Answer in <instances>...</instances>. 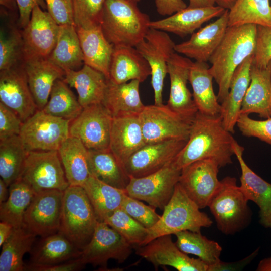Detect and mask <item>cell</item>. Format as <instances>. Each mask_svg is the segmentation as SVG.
Returning a JSON list of instances; mask_svg holds the SVG:
<instances>
[{
  "mask_svg": "<svg viewBox=\"0 0 271 271\" xmlns=\"http://www.w3.org/2000/svg\"><path fill=\"white\" fill-rule=\"evenodd\" d=\"M235 140L223 126L220 115L211 116L198 111L187 143L173 160L180 169L195 161L211 159L220 168L232 163Z\"/></svg>",
  "mask_w": 271,
  "mask_h": 271,
  "instance_id": "1",
  "label": "cell"
},
{
  "mask_svg": "<svg viewBox=\"0 0 271 271\" xmlns=\"http://www.w3.org/2000/svg\"><path fill=\"white\" fill-rule=\"evenodd\" d=\"M256 32L255 24L228 26L221 42L211 56L210 70L218 85L217 96L220 104L228 95L237 68L247 57L254 55Z\"/></svg>",
  "mask_w": 271,
  "mask_h": 271,
  "instance_id": "2",
  "label": "cell"
},
{
  "mask_svg": "<svg viewBox=\"0 0 271 271\" xmlns=\"http://www.w3.org/2000/svg\"><path fill=\"white\" fill-rule=\"evenodd\" d=\"M149 17L128 0H105L100 26L114 46L136 47L150 29Z\"/></svg>",
  "mask_w": 271,
  "mask_h": 271,
  "instance_id": "3",
  "label": "cell"
},
{
  "mask_svg": "<svg viewBox=\"0 0 271 271\" xmlns=\"http://www.w3.org/2000/svg\"><path fill=\"white\" fill-rule=\"evenodd\" d=\"M212 224L210 218L200 211L178 183L160 218L148 229L147 236L142 246L162 235L175 234L185 230L201 232L202 228L209 227Z\"/></svg>",
  "mask_w": 271,
  "mask_h": 271,
  "instance_id": "4",
  "label": "cell"
},
{
  "mask_svg": "<svg viewBox=\"0 0 271 271\" xmlns=\"http://www.w3.org/2000/svg\"><path fill=\"white\" fill-rule=\"evenodd\" d=\"M98 221L84 189L69 185L64 191L59 232L82 250L91 240Z\"/></svg>",
  "mask_w": 271,
  "mask_h": 271,
  "instance_id": "5",
  "label": "cell"
},
{
  "mask_svg": "<svg viewBox=\"0 0 271 271\" xmlns=\"http://www.w3.org/2000/svg\"><path fill=\"white\" fill-rule=\"evenodd\" d=\"M248 201L235 177L226 176L220 180L208 207L222 233L232 235L249 224L252 213Z\"/></svg>",
  "mask_w": 271,
  "mask_h": 271,
  "instance_id": "6",
  "label": "cell"
},
{
  "mask_svg": "<svg viewBox=\"0 0 271 271\" xmlns=\"http://www.w3.org/2000/svg\"><path fill=\"white\" fill-rule=\"evenodd\" d=\"M70 122L37 110L23 122L19 136L28 152L57 151L70 136Z\"/></svg>",
  "mask_w": 271,
  "mask_h": 271,
  "instance_id": "7",
  "label": "cell"
},
{
  "mask_svg": "<svg viewBox=\"0 0 271 271\" xmlns=\"http://www.w3.org/2000/svg\"><path fill=\"white\" fill-rule=\"evenodd\" d=\"M20 178L36 194L49 190L64 191L69 186L57 150L28 152Z\"/></svg>",
  "mask_w": 271,
  "mask_h": 271,
  "instance_id": "8",
  "label": "cell"
},
{
  "mask_svg": "<svg viewBox=\"0 0 271 271\" xmlns=\"http://www.w3.org/2000/svg\"><path fill=\"white\" fill-rule=\"evenodd\" d=\"M181 170L173 161L162 169L147 176L130 177L125 192L130 197L163 210L173 194Z\"/></svg>",
  "mask_w": 271,
  "mask_h": 271,
  "instance_id": "9",
  "label": "cell"
},
{
  "mask_svg": "<svg viewBox=\"0 0 271 271\" xmlns=\"http://www.w3.org/2000/svg\"><path fill=\"white\" fill-rule=\"evenodd\" d=\"M132 245L115 229L98 221L88 244L82 249L80 258L86 265L99 266L104 270L109 259L124 262L132 253Z\"/></svg>",
  "mask_w": 271,
  "mask_h": 271,
  "instance_id": "10",
  "label": "cell"
},
{
  "mask_svg": "<svg viewBox=\"0 0 271 271\" xmlns=\"http://www.w3.org/2000/svg\"><path fill=\"white\" fill-rule=\"evenodd\" d=\"M175 45L167 32L150 28L144 38L135 47L151 68V83L156 105L163 104L162 93L167 63L175 52Z\"/></svg>",
  "mask_w": 271,
  "mask_h": 271,
  "instance_id": "11",
  "label": "cell"
},
{
  "mask_svg": "<svg viewBox=\"0 0 271 271\" xmlns=\"http://www.w3.org/2000/svg\"><path fill=\"white\" fill-rule=\"evenodd\" d=\"M64 191L45 190L36 193L27 209L23 226L42 238L59 231Z\"/></svg>",
  "mask_w": 271,
  "mask_h": 271,
  "instance_id": "12",
  "label": "cell"
},
{
  "mask_svg": "<svg viewBox=\"0 0 271 271\" xmlns=\"http://www.w3.org/2000/svg\"><path fill=\"white\" fill-rule=\"evenodd\" d=\"M139 118L146 144L172 139L188 140L192 123L167 105L145 106Z\"/></svg>",
  "mask_w": 271,
  "mask_h": 271,
  "instance_id": "13",
  "label": "cell"
},
{
  "mask_svg": "<svg viewBox=\"0 0 271 271\" xmlns=\"http://www.w3.org/2000/svg\"><path fill=\"white\" fill-rule=\"evenodd\" d=\"M113 116L103 104L83 108L70 122V136L79 139L88 150L109 149Z\"/></svg>",
  "mask_w": 271,
  "mask_h": 271,
  "instance_id": "14",
  "label": "cell"
},
{
  "mask_svg": "<svg viewBox=\"0 0 271 271\" xmlns=\"http://www.w3.org/2000/svg\"><path fill=\"white\" fill-rule=\"evenodd\" d=\"M59 25L38 5L33 9L30 21L22 32L23 60L48 58L58 38Z\"/></svg>",
  "mask_w": 271,
  "mask_h": 271,
  "instance_id": "15",
  "label": "cell"
},
{
  "mask_svg": "<svg viewBox=\"0 0 271 271\" xmlns=\"http://www.w3.org/2000/svg\"><path fill=\"white\" fill-rule=\"evenodd\" d=\"M219 168L214 160L204 159L181 169L178 183L200 209L208 206L220 186Z\"/></svg>",
  "mask_w": 271,
  "mask_h": 271,
  "instance_id": "16",
  "label": "cell"
},
{
  "mask_svg": "<svg viewBox=\"0 0 271 271\" xmlns=\"http://www.w3.org/2000/svg\"><path fill=\"white\" fill-rule=\"evenodd\" d=\"M187 141L172 139L146 144L129 157L124 169L129 178L156 172L172 162Z\"/></svg>",
  "mask_w": 271,
  "mask_h": 271,
  "instance_id": "17",
  "label": "cell"
},
{
  "mask_svg": "<svg viewBox=\"0 0 271 271\" xmlns=\"http://www.w3.org/2000/svg\"><path fill=\"white\" fill-rule=\"evenodd\" d=\"M192 63L189 58L174 52L167 63L170 87L167 105L190 123H192L198 111L192 94L187 87Z\"/></svg>",
  "mask_w": 271,
  "mask_h": 271,
  "instance_id": "18",
  "label": "cell"
},
{
  "mask_svg": "<svg viewBox=\"0 0 271 271\" xmlns=\"http://www.w3.org/2000/svg\"><path fill=\"white\" fill-rule=\"evenodd\" d=\"M136 254L152 263L156 270L160 266H169L179 271H208L209 266L200 259L182 252L171 235L160 236L138 247Z\"/></svg>",
  "mask_w": 271,
  "mask_h": 271,
  "instance_id": "19",
  "label": "cell"
},
{
  "mask_svg": "<svg viewBox=\"0 0 271 271\" xmlns=\"http://www.w3.org/2000/svg\"><path fill=\"white\" fill-rule=\"evenodd\" d=\"M0 102L24 122L38 110L23 66L0 70Z\"/></svg>",
  "mask_w": 271,
  "mask_h": 271,
  "instance_id": "20",
  "label": "cell"
},
{
  "mask_svg": "<svg viewBox=\"0 0 271 271\" xmlns=\"http://www.w3.org/2000/svg\"><path fill=\"white\" fill-rule=\"evenodd\" d=\"M229 10L212 23L193 33L189 39L175 45L176 52L198 62L208 61L221 42L228 26Z\"/></svg>",
  "mask_w": 271,
  "mask_h": 271,
  "instance_id": "21",
  "label": "cell"
},
{
  "mask_svg": "<svg viewBox=\"0 0 271 271\" xmlns=\"http://www.w3.org/2000/svg\"><path fill=\"white\" fill-rule=\"evenodd\" d=\"M244 148L235 140L233 151L241 168L240 177L242 191L248 201L254 202L259 208L260 224L271 229V184L256 174L243 157Z\"/></svg>",
  "mask_w": 271,
  "mask_h": 271,
  "instance_id": "22",
  "label": "cell"
},
{
  "mask_svg": "<svg viewBox=\"0 0 271 271\" xmlns=\"http://www.w3.org/2000/svg\"><path fill=\"white\" fill-rule=\"evenodd\" d=\"M146 144L139 115L113 117L109 148L123 168L129 157Z\"/></svg>",
  "mask_w": 271,
  "mask_h": 271,
  "instance_id": "23",
  "label": "cell"
},
{
  "mask_svg": "<svg viewBox=\"0 0 271 271\" xmlns=\"http://www.w3.org/2000/svg\"><path fill=\"white\" fill-rule=\"evenodd\" d=\"M22 64L38 109L42 110L55 81L64 78L65 71L46 58L28 59Z\"/></svg>",
  "mask_w": 271,
  "mask_h": 271,
  "instance_id": "24",
  "label": "cell"
},
{
  "mask_svg": "<svg viewBox=\"0 0 271 271\" xmlns=\"http://www.w3.org/2000/svg\"><path fill=\"white\" fill-rule=\"evenodd\" d=\"M225 11L219 6L197 8L188 6L166 18L150 21L149 27L184 37L192 34L211 19L221 16Z\"/></svg>",
  "mask_w": 271,
  "mask_h": 271,
  "instance_id": "25",
  "label": "cell"
},
{
  "mask_svg": "<svg viewBox=\"0 0 271 271\" xmlns=\"http://www.w3.org/2000/svg\"><path fill=\"white\" fill-rule=\"evenodd\" d=\"M63 79L68 85L76 89L78 101L83 108L102 104L108 79L102 72L84 64L79 70H65Z\"/></svg>",
  "mask_w": 271,
  "mask_h": 271,
  "instance_id": "26",
  "label": "cell"
},
{
  "mask_svg": "<svg viewBox=\"0 0 271 271\" xmlns=\"http://www.w3.org/2000/svg\"><path fill=\"white\" fill-rule=\"evenodd\" d=\"M250 82L244 96L241 114L256 113L263 118L271 117V60L265 67L252 62Z\"/></svg>",
  "mask_w": 271,
  "mask_h": 271,
  "instance_id": "27",
  "label": "cell"
},
{
  "mask_svg": "<svg viewBox=\"0 0 271 271\" xmlns=\"http://www.w3.org/2000/svg\"><path fill=\"white\" fill-rule=\"evenodd\" d=\"M84 64L102 72L109 79L114 46L105 38L100 25L88 28L76 27Z\"/></svg>",
  "mask_w": 271,
  "mask_h": 271,
  "instance_id": "28",
  "label": "cell"
},
{
  "mask_svg": "<svg viewBox=\"0 0 271 271\" xmlns=\"http://www.w3.org/2000/svg\"><path fill=\"white\" fill-rule=\"evenodd\" d=\"M150 66L135 47L114 46L109 79L116 84L136 80L141 83L151 75Z\"/></svg>",
  "mask_w": 271,
  "mask_h": 271,
  "instance_id": "29",
  "label": "cell"
},
{
  "mask_svg": "<svg viewBox=\"0 0 271 271\" xmlns=\"http://www.w3.org/2000/svg\"><path fill=\"white\" fill-rule=\"evenodd\" d=\"M253 55L247 57L236 69L229 91L221 103L220 116L225 128L233 133L241 114L242 104L250 82V69Z\"/></svg>",
  "mask_w": 271,
  "mask_h": 271,
  "instance_id": "30",
  "label": "cell"
},
{
  "mask_svg": "<svg viewBox=\"0 0 271 271\" xmlns=\"http://www.w3.org/2000/svg\"><path fill=\"white\" fill-rule=\"evenodd\" d=\"M30 262L34 266L55 265L80 257L78 248L60 232L42 238L30 252Z\"/></svg>",
  "mask_w": 271,
  "mask_h": 271,
  "instance_id": "31",
  "label": "cell"
},
{
  "mask_svg": "<svg viewBox=\"0 0 271 271\" xmlns=\"http://www.w3.org/2000/svg\"><path fill=\"white\" fill-rule=\"evenodd\" d=\"M213 79L207 62L192 63L189 81L192 88L194 101L199 112L211 116L219 115L221 113V104L213 89Z\"/></svg>",
  "mask_w": 271,
  "mask_h": 271,
  "instance_id": "32",
  "label": "cell"
},
{
  "mask_svg": "<svg viewBox=\"0 0 271 271\" xmlns=\"http://www.w3.org/2000/svg\"><path fill=\"white\" fill-rule=\"evenodd\" d=\"M57 151L69 185L83 187L91 176L88 149L79 139L69 136Z\"/></svg>",
  "mask_w": 271,
  "mask_h": 271,
  "instance_id": "33",
  "label": "cell"
},
{
  "mask_svg": "<svg viewBox=\"0 0 271 271\" xmlns=\"http://www.w3.org/2000/svg\"><path fill=\"white\" fill-rule=\"evenodd\" d=\"M138 80L116 84L109 79L103 105L113 117L128 115H139L145 105L141 101Z\"/></svg>",
  "mask_w": 271,
  "mask_h": 271,
  "instance_id": "34",
  "label": "cell"
},
{
  "mask_svg": "<svg viewBox=\"0 0 271 271\" xmlns=\"http://www.w3.org/2000/svg\"><path fill=\"white\" fill-rule=\"evenodd\" d=\"M83 188L99 221L104 222L115 211L121 209L126 194L125 190L109 185L92 175Z\"/></svg>",
  "mask_w": 271,
  "mask_h": 271,
  "instance_id": "35",
  "label": "cell"
},
{
  "mask_svg": "<svg viewBox=\"0 0 271 271\" xmlns=\"http://www.w3.org/2000/svg\"><path fill=\"white\" fill-rule=\"evenodd\" d=\"M91 175L114 187L125 190L130 178L109 149L88 150Z\"/></svg>",
  "mask_w": 271,
  "mask_h": 271,
  "instance_id": "36",
  "label": "cell"
},
{
  "mask_svg": "<svg viewBox=\"0 0 271 271\" xmlns=\"http://www.w3.org/2000/svg\"><path fill=\"white\" fill-rule=\"evenodd\" d=\"M48 58L64 71L76 70L84 64L83 55L75 25L59 26L56 45Z\"/></svg>",
  "mask_w": 271,
  "mask_h": 271,
  "instance_id": "37",
  "label": "cell"
},
{
  "mask_svg": "<svg viewBox=\"0 0 271 271\" xmlns=\"http://www.w3.org/2000/svg\"><path fill=\"white\" fill-rule=\"evenodd\" d=\"M36 235L23 226L14 228L2 245L0 271L25 270L23 257L32 250Z\"/></svg>",
  "mask_w": 271,
  "mask_h": 271,
  "instance_id": "38",
  "label": "cell"
},
{
  "mask_svg": "<svg viewBox=\"0 0 271 271\" xmlns=\"http://www.w3.org/2000/svg\"><path fill=\"white\" fill-rule=\"evenodd\" d=\"M7 200L0 204V219L11 224L14 228L23 226L25 212L36 193L21 179L9 186Z\"/></svg>",
  "mask_w": 271,
  "mask_h": 271,
  "instance_id": "39",
  "label": "cell"
},
{
  "mask_svg": "<svg viewBox=\"0 0 271 271\" xmlns=\"http://www.w3.org/2000/svg\"><path fill=\"white\" fill-rule=\"evenodd\" d=\"M28 153L19 136L0 141V176L8 186L20 178Z\"/></svg>",
  "mask_w": 271,
  "mask_h": 271,
  "instance_id": "40",
  "label": "cell"
},
{
  "mask_svg": "<svg viewBox=\"0 0 271 271\" xmlns=\"http://www.w3.org/2000/svg\"><path fill=\"white\" fill-rule=\"evenodd\" d=\"M174 235L176 237V245L184 253L197 256L208 266L221 261L222 247L218 242L202 235L201 232L185 230Z\"/></svg>",
  "mask_w": 271,
  "mask_h": 271,
  "instance_id": "41",
  "label": "cell"
},
{
  "mask_svg": "<svg viewBox=\"0 0 271 271\" xmlns=\"http://www.w3.org/2000/svg\"><path fill=\"white\" fill-rule=\"evenodd\" d=\"M83 108L63 79L57 80L42 110L52 116L69 120L76 118Z\"/></svg>",
  "mask_w": 271,
  "mask_h": 271,
  "instance_id": "42",
  "label": "cell"
},
{
  "mask_svg": "<svg viewBox=\"0 0 271 271\" xmlns=\"http://www.w3.org/2000/svg\"><path fill=\"white\" fill-rule=\"evenodd\" d=\"M245 24L271 27L269 0H237L229 10L228 25Z\"/></svg>",
  "mask_w": 271,
  "mask_h": 271,
  "instance_id": "43",
  "label": "cell"
},
{
  "mask_svg": "<svg viewBox=\"0 0 271 271\" xmlns=\"http://www.w3.org/2000/svg\"><path fill=\"white\" fill-rule=\"evenodd\" d=\"M104 222L117 231L132 246H142L148 235V228L121 209L115 211Z\"/></svg>",
  "mask_w": 271,
  "mask_h": 271,
  "instance_id": "44",
  "label": "cell"
},
{
  "mask_svg": "<svg viewBox=\"0 0 271 271\" xmlns=\"http://www.w3.org/2000/svg\"><path fill=\"white\" fill-rule=\"evenodd\" d=\"M22 32L13 29L7 36L1 31L0 37V70L11 69L23 60Z\"/></svg>",
  "mask_w": 271,
  "mask_h": 271,
  "instance_id": "45",
  "label": "cell"
},
{
  "mask_svg": "<svg viewBox=\"0 0 271 271\" xmlns=\"http://www.w3.org/2000/svg\"><path fill=\"white\" fill-rule=\"evenodd\" d=\"M105 0H72L76 27L100 25Z\"/></svg>",
  "mask_w": 271,
  "mask_h": 271,
  "instance_id": "46",
  "label": "cell"
},
{
  "mask_svg": "<svg viewBox=\"0 0 271 271\" xmlns=\"http://www.w3.org/2000/svg\"><path fill=\"white\" fill-rule=\"evenodd\" d=\"M121 209L148 229L153 227L161 217L153 207L146 205L127 194L124 196Z\"/></svg>",
  "mask_w": 271,
  "mask_h": 271,
  "instance_id": "47",
  "label": "cell"
},
{
  "mask_svg": "<svg viewBox=\"0 0 271 271\" xmlns=\"http://www.w3.org/2000/svg\"><path fill=\"white\" fill-rule=\"evenodd\" d=\"M236 125L243 136L258 138L271 146V117L257 120L240 114Z\"/></svg>",
  "mask_w": 271,
  "mask_h": 271,
  "instance_id": "48",
  "label": "cell"
},
{
  "mask_svg": "<svg viewBox=\"0 0 271 271\" xmlns=\"http://www.w3.org/2000/svg\"><path fill=\"white\" fill-rule=\"evenodd\" d=\"M270 60L271 27L257 25L252 63L259 67H265Z\"/></svg>",
  "mask_w": 271,
  "mask_h": 271,
  "instance_id": "49",
  "label": "cell"
},
{
  "mask_svg": "<svg viewBox=\"0 0 271 271\" xmlns=\"http://www.w3.org/2000/svg\"><path fill=\"white\" fill-rule=\"evenodd\" d=\"M23 122L13 110L0 102V141L19 136Z\"/></svg>",
  "mask_w": 271,
  "mask_h": 271,
  "instance_id": "50",
  "label": "cell"
},
{
  "mask_svg": "<svg viewBox=\"0 0 271 271\" xmlns=\"http://www.w3.org/2000/svg\"><path fill=\"white\" fill-rule=\"evenodd\" d=\"M44 1L47 12L59 26L75 25L72 0Z\"/></svg>",
  "mask_w": 271,
  "mask_h": 271,
  "instance_id": "51",
  "label": "cell"
},
{
  "mask_svg": "<svg viewBox=\"0 0 271 271\" xmlns=\"http://www.w3.org/2000/svg\"><path fill=\"white\" fill-rule=\"evenodd\" d=\"M85 264L80 257L55 265L34 266L25 264V270L30 271H76L82 269Z\"/></svg>",
  "mask_w": 271,
  "mask_h": 271,
  "instance_id": "52",
  "label": "cell"
},
{
  "mask_svg": "<svg viewBox=\"0 0 271 271\" xmlns=\"http://www.w3.org/2000/svg\"><path fill=\"white\" fill-rule=\"evenodd\" d=\"M16 2L19 13L18 24L22 29L29 23L33 9L36 5H38L44 10L47 9L44 0H16Z\"/></svg>",
  "mask_w": 271,
  "mask_h": 271,
  "instance_id": "53",
  "label": "cell"
},
{
  "mask_svg": "<svg viewBox=\"0 0 271 271\" xmlns=\"http://www.w3.org/2000/svg\"><path fill=\"white\" fill-rule=\"evenodd\" d=\"M259 248L256 249L248 256L243 259L234 262H224L220 261L218 263L209 265L208 271L236 270L242 268L249 263L257 255Z\"/></svg>",
  "mask_w": 271,
  "mask_h": 271,
  "instance_id": "54",
  "label": "cell"
},
{
  "mask_svg": "<svg viewBox=\"0 0 271 271\" xmlns=\"http://www.w3.org/2000/svg\"><path fill=\"white\" fill-rule=\"evenodd\" d=\"M157 11L162 16H171L187 6L183 0H155Z\"/></svg>",
  "mask_w": 271,
  "mask_h": 271,
  "instance_id": "55",
  "label": "cell"
},
{
  "mask_svg": "<svg viewBox=\"0 0 271 271\" xmlns=\"http://www.w3.org/2000/svg\"><path fill=\"white\" fill-rule=\"evenodd\" d=\"M14 227L10 223L1 221L0 223V246H2L12 233Z\"/></svg>",
  "mask_w": 271,
  "mask_h": 271,
  "instance_id": "56",
  "label": "cell"
},
{
  "mask_svg": "<svg viewBox=\"0 0 271 271\" xmlns=\"http://www.w3.org/2000/svg\"><path fill=\"white\" fill-rule=\"evenodd\" d=\"M215 0H189L188 7L190 8L213 6Z\"/></svg>",
  "mask_w": 271,
  "mask_h": 271,
  "instance_id": "57",
  "label": "cell"
},
{
  "mask_svg": "<svg viewBox=\"0 0 271 271\" xmlns=\"http://www.w3.org/2000/svg\"><path fill=\"white\" fill-rule=\"evenodd\" d=\"M6 183L1 178L0 179V204L5 202L9 195V189Z\"/></svg>",
  "mask_w": 271,
  "mask_h": 271,
  "instance_id": "58",
  "label": "cell"
},
{
  "mask_svg": "<svg viewBox=\"0 0 271 271\" xmlns=\"http://www.w3.org/2000/svg\"><path fill=\"white\" fill-rule=\"evenodd\" d=\"M256 270L257 271H271V256L261 260Z\"/></svg>",
  "mask_w": 271,
  "mask_h": 271,
  "instance_id": "59",
  "label": "cell"
},
{
  "mask_svg": "<svg viewBox=\"0 0 271 271\" xmlns=\"http://www.w3.org/2000/svg\"><path fill=\"white\" fill-rule=\"evenodd\" d=\"M237 0H215L218 6L225 10H230L234 5Z\"/></svg>",
  "mask_w": 271,
  "mask_h": 271,
  "instance_id": "60",
  "label": "cell"
},
{
  "mask_svg": "<svg viewBox=\"0 0 271 271\" xmlns=\"http://www.w3.org/2000/svg\"><path fill=\"white\" fill-rule=\"evenodd\" d=\"M128 1L137 4L138 2H140L141 0H128Z\"/></svg>",
  "mask_w": 271,
  "mask_h": 271,
  "instance_id": "61",
  "label": "cell"
}]
</instances>
